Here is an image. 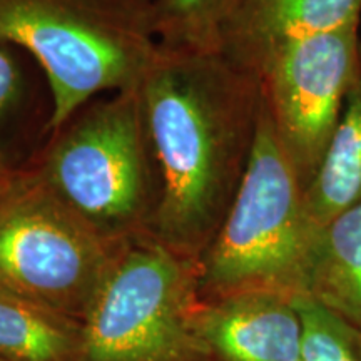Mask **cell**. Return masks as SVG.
<instances>
[{"label":"cell","instance_id":"5bb4252c","mask_svg":"<svg viewBox=\"0 0 361 361\" xmlns=\"http://www.w3.org/2000/svg\"><path fill=\"white\" fill-rule=\"evenodd\" d=\"M34 90L12 45L0 40V176L24 166L35 117Z\"/></svg>","mask_w":361,"mask_h":361},{"label":"cell","instance_id":"8992f818","mask_svg":"<svg viewBox=\"0 0 361 361\" xmlns=\"http://www.w3.org/2000/svg\"><path fill=\"white\" fill-rule=\"evenodd\" d=\"M200 310L197 261L151 234L129 239L82 319L75 361H214Z\"/></svg>","mask_w":361,"mask_h":361},{"label":"cell","instance_id":"2e32d148","mask_svg":"<svg viewBox=\"0 0 361 361\" xmlns=\"http://www.w3.org/2000/svg\"><path fill=\"white\" fill-rule=\"evenodd\" d=\"M0 361H7V360H4V358H0Z\"/></svg>","mask_w":361,"mask_h":361},{"label":"cell","instance_id":"5b68a950","mask_svg":"<svg viewBox=\"0 0 361 361\" xmlns=\"http://www.w3.org/2000/svg\"><path fill=\"white\" fill-rule=\"evenodd\" d=\"M123 246L80 218L32 159L0 176V295L82 323Z\"/></svg>","mask_w":361,"mask_h":361},{"label":"cell","instance_id":"9c48e42d","mask_svg":"<svg viewBox=\"0 0 361 361\" xmlns=\"http://www.w3.org/2000/svg\"><path fill=\"white\" fill-rule=\"evenodd\" d=\"M356 20L361 0H243L224 27L219 52L258 78L286 45Z\"/></svg>","mask_w":361,"mask_h":361},{"label":"cell","instance_id":"9a60e30c","mask_svg":"<svg viewBox=\"0 0 361 361\" xmlns=\"http://www.w3.org/2000/svg\"><path fill=\"white\" fill-rule=\"evenodd\" d=\"M303 322L305 361H361V331L311 296L295 300Z\"/></svg>","mask_w":361,"mask_h":361},{"label":"cell","instance_id":"30bf717a","mask_svg":"<svg viewBox=\"0 0 361 361\" xmlns=\"http://www.w3.org/2000/svg\"><path fill=\"white\" fill-rule=\"evenodd\" d=\"M361 200V44L345 106L326 154L305 189V207L314 236L346 207Z\"/></svg>","mask_w":361,"mask_h":361},{"label":"cell","instance_id":"277c9868","mask_svg":"<svg viewBox=\"0 0 361 361\" xmlns=\"http://www.w3.org/2000/svg\"><path fill=\"white\" fill-rule=\"evenodd\" d=\"M32 161L104 238L126 243L149 234L159 176L139 85L89 102Z\"/></svg>","mask_w":361,"mask_h":361},{"label":"cell","instance_id":"7c38bea8","mask_svg":"<svg viewBox=\"0 0 361 361\" xmlns=\"http://www.w3.org/2000/svg\"><path fill=\"white\" fill-rule=\"evenodd\" d=\"M82 323L17 298L0 295V358L75 361Z\"/></svg>","mask_w":361,"mask_h":361},{"label":"cell","instance_id":"7a4b0ae2","mask_svg":"<svg viewBox=\"0 0 361 361\" xmlns=\"http://www.w3.org/2000/svg\"><path fill=\"white\" fill-rule=\"evenodd\" d=\"M156 0H0V40L37 62L54 134L101 94L137 87L157 51Z\"/></svg>","mask_w":361,"mask_h":361},{"label":"cell","instance_id":"8fae6325","mask_svg":"<svg viewBox=\"0 0 361 361\" xmlns=\"http://www.w3.org/2000/svg\"><path fill=\"white\" fill-rule=\"evenodd\" d=\"M306 296L361 331V200L316 236Z\"/></svg>","mask_w":361,"mask_h":361},{"label":"cell","instance_id":"3957f363","mask_svg":"<svg viewBox=\"0 0 361 361\" xmlns=\"http://www.w3.org/2000/svg\"><path fill=\"white\" fill-rule=\"evenodd\" d=\"M314 241L305 188L279 146L261 97L245 178L223 224L197 261L201 300L252 291L308 295Z\"/></svg>","mask_w":361,"mask_h":361},{"label":"cell","instance_id":"ba28073f","mask_svg":"<svg viewBox=\"0 0 361 361\" xmlns=\"http://www.w3.org/2000/svg\"><path fill=\"white\" fill-rule=\"evenodd\" d=\"M296 298L238 293L202 301L200 328L214 361H305Z\"/></svg>","mask_w":361,"mask_h":361},{"label":"cell","instance_id":"6da1fadb","mask_svg":"<svg viewBox=\"0 0 361 361\" xmlns=\"http://www.w3.org/2000/svg\"><path fill=\"white\" fill-rule=\"evenodd\" d=\"M139 92L159 176L149 234L200 261L245 178L258 130L259 79L221 52L159 45Z\"/></svg>","mask_w":361,"mask_h":361},{"label":"cell","instance_id":"52a82bcc","mask_svg":"<svg viewBox=\"0 0 361 361\" xmlns=\"http://www.w3.org/2000/svg\"><path fill=\"white\" fill-rule=\"evenodd\" d=\"M360 22L286 45L258 75L274 134L305 189L322 166L345 106L361 44Z\"/></svg>","mask_w":361,"mask_h":361},{"label":"cell","instance_id":"4fadbf2b","mask_svg":"<svg viewBox=\"0 0 361 361\" xmlns=\"http://www.w3.org/2000/svg\"><path fill=\"white\" fill-rule=\"evenodd\" d=\"M243 0H156V32L161 47L219 52L221 37Z\"/></svg>","mask_w":361,"mask_h":361}]
</instances>
